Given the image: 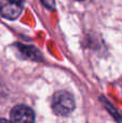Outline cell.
I'll list each match as a JSON object with an SVG mask.
<instances>
[{
  "label": "cell",
  "instance_id": "cell-1",
  "mask_svg": "<svg viewBox=\"0 0 122 123\" xmlns=\"http://www.w3.org/2000/svg\"><path fill=\"white\" fill-rule=\"evenodd\" d=\"M52 108L57 116H67L75 109V99L67 91H58L52 98Z\"/></svg>",
  "mask_w": 122,
  "mask_h": 123
},
{
  "label": "cell",
  "instance_id": "cell-2",
  "mask_svg": "<svg viewBox=\"0 0 122 123\" xmlns=\"http://www.w3.org/2000/svg\"><path fill=\"white\" fill-rule=\"evenodd\" d=\"M12 123H34L35 112L25 105H17L11 110Z\"/></svg>",
  "mask_w": 122,
  "mask_h": 123
},
{
  "label": "cell",
  "instance_id": "cell-3",
  "mask_svg": "<svg viewBox=\"0 0 122 123\" xmlns=\"http://www.w3.org/2000/svg\"><path fill=\"white\" fill-rule=\"evenodd\" d=\"M23 2L24 0H6L0 6V13L6 18L15 19L23 10Z\"/></svg>",
  "mask_w": 122,
  "mask_h": 123
},
{
  "label": "cell",
  "instance_id": "cell-4",
  "mask_svg": "<svg viewBox=\"0 0 122 123\" xmlns=\"http://www.w3.org/2000/svg\"><path fill=\"white\" fill-rule=\"evenodd\" d=\"M41 2H42L45 6H48L49 9L54 8V0H41Z\"/></svg>",
  "mask_w": 122,
  "mask_h": 123
},
{
  "label": "cell",
  "instance_id": "cell-5",
  "mask_svg": "<svg viewBox=\"0 0 122 123\" xmlns=\"http://www.w3.org/2000/svg\"><path fill=\"white\" fill-rule=\"evenodd\" d=\"M0 123H11V122H9L8 120H6V119H0Z\"/></svg>",
  "mask_w": 122,
  "mask_h": 123
}]
</instances>
